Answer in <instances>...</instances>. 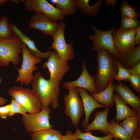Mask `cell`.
<instances>
[{
	"label": "cell",
	"instance_id": "2e32d148",
	"mask_svg": "<svg viewBox=\"0 0 140 140\" xmlns=\"http://www.w3.org/2000/svg\"><path fill=\"white\" fill-rule=\"evenodd\" d=\"M76 88L81 97L85 113V118L82 123V127L85 128L89 124V117L93 111L97 108H105L106 107L97 102L89 94L86 89L80 87Z\"/></svg>",
	"mask_w": 140,
	"mask_h": 140
},
{
	"label": "cell",
	"instance_id": "9a60e30c",
	"mask_svg": "<svg viewBox=\"0 0 140 140\" xmlns=\"http://www.w3.org/2000/svg\"><path fill=\"white\" fill-rule=\"evenodd\" d=\"M12 36L17 37L20 40L28 47L31 53L35 57L41 59L48 58L52 51L50 50L42 52L39 51L36 46L35 42L22 32L14 24H10Z\"/></svg>",
	"mask_w": 140,
	"mask_h": 140
},
{
	"label": "cell",
	"instance_id": "d6986e66",
	"mask_svg": "<svg viewBox=\"0 0 140 140\" xmlns=\"http://www.w3.org/2000/svg\"><path fill=\"white\" fill-rule=\"evenodd\" d=\"M113 98L115 104V120L118 122L132 116L140 114V110H136L129 107L117 93H114Z\"/></svg>",
	"mask_w": 140,
	"mask_h": 140
},
{
	"label": "cell",
	"instance_id": "f35d334b",
	"mask_svg": "<svg viewBox=\"0 0 140 140\" xmlns=\"http://www.w3.org/2000/svg\"><path fill=\"white\" fill-rule=\"evenodd\" d=\"M7 101L6 99L0 96V106L4 105Z\"/></svg>",
	"mask_w": 140,
	"mask_h": 140
},
{
	"label": "cell",
	"instance_id": "4dcf8cb0",
	"mask_svg": "<svg viewBox=\"0 0 140 140\" xmlns=\"http://www.w3.org/2000/svg\"><path fill=\"white\" fill-rule=\"evenodd\" d=\"M122 19L120 28L130 29L136 28L140 25V21L124 16H121Z\"/></svg>",
	"mask_w": 140,
	"mask_h": 140
},
{
	"label": "cell",
	"instance_id": "b9f144b4",
	"mask_svg": "<svg viewBox=\"0 0 140 140\" xmlns=\"http://www.w3.org/2000/svg\"><path fill=\"white\" fill-rule=\"evenodd\" d=\"M131 140H140V138L133 137L131 138Z\"/></svg>",
	"mask_w": 140,
	"mask_h": 140
},
{
	"label": "cell",
	"instance_id": "d6a6232c",
	"mask_svg": "<svg viewBox=\"0 0 140 140\" xmlns=\"http://www.w3.org/2000/svg\"><path fill=\"white\" fill-rule=\"evenodd\" d=\"M133 89L138 93L140 92V77L131 74L128 81Z\"/></svg>",
	"mask_w": 140,
	"mask_h": 140
},
{
	"label": "cell",
	"instance_id": "f546056e",
	"mask_svg": "<svg viewBox=\"0 0 140 140\" xmlns=\"http://www.w3.org/2000/svg\"><path fill=\"white\" fill-rule=\"evenodd\" d=\"M115 62L117 67L118 73L114 79L119 81H128L131 74L129 69L125 68L117 60L115 59Z\"/></svg>",
	"mask_w": 140,
	"mask_h": 140
},
{
	"label": "cell",
	"instance_id": "74e56055",
	"mask_svg": "<svg viewBox=\"0 0 140 140\" xmlns=\"http://www.w3.org/2000/svg\"><path fill=\"white\" fill-rule=\"evenodd\" d=\"M117 2L115 0H106L104 2L105 4L107 6H112L115 7L116 5Z\"/></svg>",
	"mask_w": 140,
	"mask_h": 140
},
{
	"label": "cell",
	"instance_id": "ee69618b",
	"mask_svg": "<svg viewBox=\"0 0 140 140\" xmlns=\"http://www.w3.org/2000/svg\"><path fill=\"white\" fill-rule=\"evenodd\" d=\"M1 77L0 76V83H1Z\"/></svg>",
	"mask_w": 140,
	"mask_h": 140
},
{
	"label": "cell",
	"instance_id": "ffe728a7",
	"mask_svg": "<svg viewBox=\"0 0 140 140\" xmlns=\"http://www.w3.org/2000/svg\"><path fill=\"white\" fill-rule=\"evenodd\" d=\"M116 60L125 68H131L140 61V45L130 50L118 53Z\"/></svg>",
	"mask_w": 140,
	"mask_h": 140
},
{
	"label": "cell",
	"instance_id": "8d00e7d4",
	"mask_svg": "<svg viewBox=\"0 0 140 140\" xmlns=\"http://www.w3.org/2000/svg\"><path fill=\"white\" fill-rule=\"evenodd\" d=\"M135 45H139L140 44V25L137 28L134 38Z\"/></svg>",
	"mask_w": 140,
	"mask_h": 140
},
{
	"label": "cell",
	"instance_id": "cb8c5ba5",
	"mask_svg": "<svg viewBox=\"0 0 140 140\" xmlns=\"http://www.w3.org/2000/svg\"><path fill=\"white\" fill-rule=\"evenodd\" d=\"M62 136L60 130L50 128L32 133L30 136L31 140H61Z\"/></svg>",
	"mask_w": 140,
	"mask_h": 140
},
{
	"label": "cell",
	"instance_id": "d590c367",
	"mask_svg": "<svg viewBox=\"0 0 140 140\" xmlns=\"http://www.w3.org/2000/svg\"><path fill=\"white\" fill-rule=\"evenodd\" d=\"M61 140H78L74 137V134L70 131H68L64 135H62Z\"/></svg>",
	"mask_w": 140,
	"mask_h": 140
},
{
	"label": "cell",
	"instance_id": "e575fe53",
	"mask_svg": "<svg viewBox=\"0 0 140 140\" xmlns=\"http://www.w3.org/2000/svg\"><path fill=\"white\" fill-rule=\"evenodd\" d=\"M129 70L131 74H134L140 77V61Z\"/></svg>",
	"mask_w": 140,
	"mask_h": 140
},
{
	"label": "cell",
	"instance_id": "83f0119b",
	"mask_svg": "<svg viewBox=\"0 0 140 140\" xmlns=\"http://www.w3.org/2000/svg\"><path fill=\"white\" fill-rule=\"evenodd\" d=\"M76 138L81 140H112L113 137L109 133L106 136L103 137H97L93 135L90 131L84 132L77 127L75 133L74 134Z\"/></svg>",
	"mask_w": 140,
	"mask_h": 140
},
{
	"label": "cell",
	"instance_id": "d4e9b609",
	"mask_svg": "<svg viewBox=\"0 0 140 140\" xmlns=\"http://www.w3.org/2000/svg\"><path fill=\"white\" fill-rule=\"evenodd\" d=\"M108 123L109 133L113 138L122 140H131V137L126 133L118 122L115 120V118H112Z\"/></svg>",
	"mask_w": 140,
	"mask_h": 140
},
{
	"label": "cell",
	"instance_id": "836d02e7",
	"mask_svg": "<svg viewBox=\"0 0 140 140\" xmlns=\"http://www.w3.org/2000/svg\"><path fill=\"white\" fill-rule=\"evenodd\" d=\"M10 111V104L0 106V118L3 119H6L9 116Z\"/></svg>",
	"mask_w": 140,
	"mask_h": 140
},
{
	"label": "cell",
	"instance_id": "603a6c76",
	"mask_svg": "<svg viewBox=\"0 0 140 140\" xmlns=\"http://www.w3.org/2000/svg\"><path fill=\"white\" fill-rule=\"evenodd\" d=\"M140 115L138 114L128 117L120 123L131 138L133 137L140 138Z\"/></svg>",
	"mask_w": 140,
	"mask_h": 140
},
{
	"label": "cell",
	"instance_id": "7a4b0ae2",
	"mask_svg": "<svg viewBox=\"0 0 140 140\" xmlns=\"http://www.w3.org/2000/svg\"><path fill=\"white\" fill-rule=\"evenodd\" d=\"M97 71L95 77V87L97 93L104 90L118 73L114 57L106 50L97 51ZM115 58V57H114Z\"/></svg>",
	"mask_w": 140,
	"mask_h": 140
},
{
	"label": "cell",
	"instance_id": "44dd1931",
	"mask_svg": "<svg viewBox=\"0 0 140 140\" xmlns=\"http://www.w3.org/2000/svg\"><path fill=\"white\" fill-rule=\"evenodd\" d=\"M115 90V85L113 80H112L107 87L103 91L91 94L93 98L100 104L106 107H113L114 105L113 94Z\"/></svg>",
	"mask_w": 140,
	"mask_h": 140
},
{
	"label": "cell",
	"instance_id": "9c48e42d",
	"mask_svg": "<svg viewBox=\"0 0 140 140\" xmlns=\"http://www.w3.org/2000/svg\"><path fill=\"white\" fill-rule=\"evenodd\" d=\"M26 11L41 12L52 21L63 20L65 15L61 10L45 0H25L23 1Z\"/></svg>",
	"mask_w": 140,
	"mask_h": 140
},
{
	"label": "cell",
	"instance_id": "8992f818",
	"mask_svg": "<svg viewBox=\"0 0 140 140\" xmlns=\"http://www.w3.org/2000/svg\"><path fill=\"white\" fill-rule=\"evenodd\" d=\"M51 112L50 107L42 109L39 112L26 113L22 115V121L26 131L32 133L53 128L54 125L51 124L50 122Z\"/></svg>",
	"mask_w": 140,
	"mask_h": 140
},
{
	"label": "cell",
	"instance_id": "7bdbcfd3",
	"mask_svg": "<svg viewBox=\"0 0 140 140\" xmlns=\"http://www.w3.org/2000/svg\"><path fill=\"white\" fill-rule=\"evenodd\" d=\"M120 140L119 139L117 138H115L114 140Z\"/></svg>",
	"mask_w": 140,
	"mask_h": 140
},
{
	"label": "cell",
	"instance_id": "ba28073f",
	"mask_svg": "<svg viewBox=\"0 0 140 140\" xmlns=\"http://www.w3.org/2000/svg\"><path fill=\"white\" fill-rule=\"evenodd\" d=\"M68 91L64 97L65 114L70 118L72 124L77 127L83 113V103L76 88Z\"/></svg>",
	"mask_w": 140,
	"mask_h": 140
},
{
	"label": "cell",
	"instance_id": "30bf717a",
	"mask_svg": "<svg viewBox=\"0 0 140 140\" xmlns=\"http://www.w3.org/2000/svg\"><path fill=\"white\" fill-rule=\"evenodd\" d=\"M47 61L42 65L44 69L47 68L50 73L49 79L61 82L66 73L70 70L68 61L60 58L54 50L52 51Z\"/></svg>",
	"mask_w": 140,
	"mask_h": 140
},
{
	"label": "cell",
	"instance_id": "5b68a950",
	"mask_svg": "<svg viewBox=\"0 0 140 140\" xmlns=\"http://www.w3.org/2000/svg\"><path fill=\"white\" fill-rule=\"evenodd\" d=\"M21 52L22 53V62L20 68H17L18 74L15 82H20L22 86L29 85L31 83L34 75L33 72L38 69L36 65L41 62V59L33 55L26 45L22 43Z\"/></svg>",
	"mask_w": 140,
	"mask_h": 140
},
{
	"label": "cell",
	"instance_id": "f1b7e54d",
	"mask_svg": "<svg viewBox=\"0 0 140 140\" xmlns=\"http://www.w3.org/2000/svg\"><path fill=\"white\" fill-rule=\"evenodd\" d=\"M12 36V32L6 16L0 18V39H8Z\"/></svg>",
	"mask_w": 140,
	"mask_h": 140
},
{
	"label": "cell",
	"instance_id": "277c9868",
	"mask_svg": "<svg viewBox=\"0 0 140 140\" xmlns=\"http://www.w3.org/2000/svg\"><path fill=\"white\" fill-rule=\"evenodd\" d=\"M22 43L14 36L8 39H0V66L7 67L12 62L16 66L19 63Z\"/></svg>",
	"mask_w": 140,
	"mask_h": 140
},
{
	"label": "cell",
	"instance_id": "ac0fdd59",
	"mask_svg": "<svg viewBox=\"0 0 140 140\" xmlns=\"http://www.w3.org/2000/svg\"><path fill=\"white\" fill-rule=\"evenodd\" d=\"M115 86L116 93L126 104H129L134 109L140 110V99L128 86L121 82L116 84Z\"/></svg>",
	"mask_w": 140,
	"mask_h": 140
},
{
	"label": "cell",
	"instance_id": "3957f363",
	"mask_svg": "<svg viewBox=\"0 0 140 140\" xmlns=\"http://www.w3.org/2000/svg\"><path fill=\"white\" fill-rule=\"evenodd\" d=\"M8 93L28 113L39 112L42 109L38 98L32 89L22 86L13 87L9 89Z\"/></svg>",
	"mask_w": 140,
	"mask_h": 140
},
{
	"label": "cell",
	"instance_id": "4316f807",
	"mask_svg": "<svg viewBox=\"0 0 140 140\" xmlns=\"http://www.w3.org/2000/svg\"><path fill=\"white\" fill-rule=\"evenodd\" d=\"M56 5V8L61 10L65 16L74 14L76 10L73 0H55L51 1Z\"/></svg>",
	"mask_w": 140,
	"mask_h": 140
},
{
	"label": "cell",
	"instance_id": "ab89813d",
	"mask_svg": "<svg viewBox=\"0 0 140 140\" xmlns=\"http://www.w3.org/2000/svg\"><path fill=\"white\" fill-rule=\"evenodd\" d=\"M10 1V0H0V6Z\"/></svg>",
	"mask_w": 140,
	"mask_h": 140
},
{
	"label": "cell",
	"instance_id": "e0dca14e",
	"mask_svg": "<svg viewBox=\"0 0 140 140\" xmlns=\"http://www.w3.org/2000/svg\"><path fill=\"white\" fill-rule=\"evenodd\" d=\"M110 107H106L102 111H96L94 113L95 118L92 122L85 128V132L92 130H99L102 133H109L107 117Z\"/></svg>",
	"mask_w": 140,
	"mask_h": 140
},
{
	"label": "cell",
	"instance_id": "5bb4252c",
	"mask_svg": "<svg viewBox=\"0 0 140 140\" xmlns=\"http://www.w3.org/2000/svg\"><path fill=\"white\" fill-rule=\"evenodd\" d=\"M81 67L82 72L78 78L73 81L63 82L62 87L68 90L80 87L88 90L90 94L97 93L95 87V77L89 73L86 67L85 61L82 62Z\"/></svg>",
	"mask_w": 140,
	"mask_h": 140
},
{
	"label": "cell",
	"instance_id": "7402d4cb",
	"mask_svg": "<svg viewBox=\"0 0 140 140\" xmlns=\"http://www.w3.org/2000/svg\"><path fill=\"white\" fill-rule=\"evenodd\" d=\"M76 10L89 17L97 16L101 8L103 0H99L93 5L89 4V0H74Z\"/></svg>",
	"mask_w": 140,
	"mask_h": 140
},
{
	"label": "cell",
	"instance_id": "4fadbf2b",
	"mask_svg": "<svg viewBox=\"0 0 140 140\" xmlns=\"http://www.w3.org/2000/svg\"><path fill=\"white\" fill-rule=\"evenodd\" d=\"M29 25L31 28L41 31L43 34L52 37L58 30L60 24L41 12H35L31 17Z\"/></svg>",
	"mask_w": 140,
	"mask_h": 140
},
{
	"label": "cell",
	"instance_id": "6da1fadb",
	"mask_svg": "<svg viewBox=\"0 0 140 140\" xmlns=\"http://www.w3.org/2000/svg\"><path fill=\"white\" fill-rule=\"evenodd\" d=\"M61 83L45 79L40 72L35 73L31 82L32 89L38 98L42 109L51 106L54 109L59 107L58 96Z\"/></svg>",
	"mask_w": 140,
	"mask_h": 140
},
{
	"label": "cell",
	"instance_id": "1f68e13d",
	"mask_svg": "<svg viewBox=\"0 0 140 140\" xmlns=\"http://www.w3.org/2000/svg\"><path fill=\"white\" fill-rule=\"evenodd\" d=\"M10 104V111L9 116H12L16 114L23 115L27 113L23 107L13 99H12Z\"/></svg>",
	"mask_w": 140,
	"mask_h": 140
},
{
	"label": "cell",
	"instance_id": "60d3db41",
	"mask_svg": "<svg viewBox=\"0 0 140 140\" xmlns=\"http://www.w3.org/2000/svg\"><path fill=\"white\" fill-rule=\"evenodd\" d=\"M10 1L16 4H18L20 2L18 0H10Z\"/></svg>",
	"mask_w": 140,
	"mask_h": 140
},
{
	"label": "cell",
	"instance_id": "484cf974",
	"mask_svg": "<svg viewBox=\"0 0 140 140\" xmlns=\"http://www.w3.org/2000/svg\"><path fill=\"white\" fill-rule=\"evenodd\" d=\"M119 12L121 16H124L136 20H138L140 13L135 8L132 6L127 1L121 2Z\"/></svg>",
	"mask_w": 140,
	"mask_h": 140
},
{
	"label": "cell",
	"instance_id": "7c38bea8",
	"mask_svg": "<svg viewBox=\"0 0 140 140\" xmlns=\"http://www.w3.org/2000/svg\"><path fill=\"white\" fill-rule=\"evenodd\" d=\"M137 28L130 29L120 28L113 32L114 45L118 53L127 51L136 47L134 38Z\"/></svg>",
	"mask_w": 140,
	"mask_h": 140
},
{
	"label": "cell",
	"instance_id": "52a82bcc",
	"mask_svg": "<svg viewBox=\"0 0 140 140\" xmlns=\"http://www.w3.org/2000/svg\"><path fill=\"white\" fill-rule=\"evenodd\" d=\"M116 29L115 26L109 30L102 31L92 26V29L94 32V34L87 35L89 39L92 41V50L97 51L99 49L106 50L116 59L118 53L114 46L112 35L113 32Z\"/></svg>",
	"mask_w": 140,
	"mask_h": 140
},
{
	"label": "cell",
	"instance_id": "8fae6325",
	"mask_svg": "<svg viewBox=\"0 0 140 140\" xmlns=\"http://www.w3.org/2000/svg\"><path fill=\"white\" fill-rule=\"evenodd\" d=\"M66 27L65 23L60 22L58 30L52 37L53 42L49 48L53 49L60 58L68 61L74 58L75 54L72 44L67 43L65 40L64 31Z\"/></svg>",
	"mask_w": 140,
	"mask_h": 140
}]
</instances>
